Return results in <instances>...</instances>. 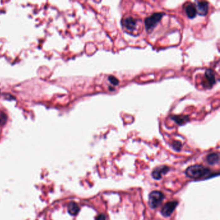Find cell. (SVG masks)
Masks as SVG:
<instances>
[{
    "mask_svg": "<svg viewBox=\"0 0 220 220\" xmlns=\"http://www.w3.org/2000/svg\"><path fill=\"white\" fill-rule=\"evenodd\" d=\"M210 172V170L200 165H192L187 168L186 175L191 179H200Z\"/></svg>",
    "mask_w": 220,
    "mask_h": 220,
    "instance_id": "6da1fadb",
    "label": "cell"
},
{
    "mask_svg": "<svg viewBox=\"0 0 220 220\" xmlns=\"http://www.w3.org/2000/svg\"><path fill=\"white\" fill-rule=\"evenodd\" d=\"M164 15L165 14L163 12H155L150 16L146 18L145 20V26L147 32L149 33L151 32L156 27Z\"/></svg>",
    "mask_w": 220,
    "mask_h": 220,
    "instance_id": "7a4b0ae2",
    "label": "cell"
},
{
    "mask_svg": "<svg viewBox=\"0 0 220 220\" xmlns=\"http://www.w3.org/2000/svg\"><path fill=\"white\" fill-rule=\"evenodd\" d=\"M164 195L160 191H153L149 196V205L152 209H156L164 200Z\"/></svg>",
    "mask_w": 220,
    "mask_h": 220,
    "instance_id": "3957f363",
    "label": "cell"
},
{
    "mask_svg": "<svg viewBox=\"0 0 220 220\" xmlns=\"http://www.w3.org/2000/svg\"><path fill=\"white\" fill-rule=\"evenodd\" d=\"M216 83V77L213 70L209 69L205 72V78L202 84L205 88H210Z\"/></svg>",
    "mask_w": 220,
    "mask_h": 220,
    "instance_id": "277c9868",
    "label": "cell"
},
{
    "mask_svg": "<svg viewBox=\"0 0 220 220\" xmlns=\"http://www.w3.org/2000/svg\"><path fill=\"white\" fill-rule=\"evenodd\" d=\"M138 21L132 16L125 17L121 21L123 27H124L128 32H133L137 26Z\"/></svg>",
    "mask_w": 220,
    "mask_h": 220,
    "instance_id": "5b68a950",
    "label": "cell"
},
{
    "mask_svg": "<svg viewBox=\"0 0 220 220\" xmlns=\"http://www.w3.org/2000/svg\"><path fill=\"white\" fill-rule=\"evenodd\" d=\"M178 205V202L177 201H172L165 203L161 211L162 215L165 217H169L171 216Z\"/></svg>",
    "mask_w": 220,
    "mask_h": 220,
    "instance_id": "8992f818",
    "label": "cell"
},
{
    "mask_svg": "<svg viewBox=\"0 0 220 220\" xmlns=\"http://www.w3.org/2000/svg\"><path fill=\"white\" fill-rule=\"evenodd\" d=\"M195 5L197 13L200 16H206V14L208 13L209 5L207 2H204V1L197 2L196 4Z\"/></svg>",
    "mask_w": 220,
    "mask_h": 220,
    "instance_id": "52a82bcc",
    "label": "cell"
},
{
    "mask_svg": "<svg viewBox=\"0 0 220 220\" xmlns=\"http://www.w3.org/2000/svg\"><path fill=\"white\" fill-rule=\"evenodd\" d=\"M169 171V168L166 166H160L156 167L152 172V176L155 179H160L163 174H165L168 171Z\"/></svg>",
    "mask_w": 220,
    "mask_h": 220,
    "instance_id": "ba28073f",
    "label": "cell"
},
{
    "mask_svg": "<svg viewBox=\"0 0 220 220\" xmlns=\"http://www.w3.org/2000/svg\"><path fill=\"white\" fill-rule=\"evenodd\" d=\"M185 10L186 14L190 19L195 18L197 14L195 5L191 3H189L187 5H185Z\"/></svg>",
    "mask_w": 220,
    "mask_h": 220,
    "instance_id": "9c48e42d",
    "label": "cell"
},
{
    "mask_svg": "<svg viewBox=\"0 0 220 220\" xmlns=\"http://www.w3.org/2000/svg\"><path fill=\"white\" fill-rule=\"evenodd\" d=\"M171 118L179 125H183L189 121V116L185 115H174L171 116Z\"/></svg>",
    "mask_w": 220,
    "mask_h": 220,
    "instance_id": "30bf717a",
    "label": "cell"
},
{
    "mask_svg": "<svg viewBox=\"0 0 220 220\" xmlns=\"http://www.w3.org/2000/svg\"><path fill=\"white\" fill-rule=\"evenodd\" d=\"M80 212V207L74 202L69 203L68 205V212L72 216H76Z\"/></svg>",
    "mask_w": 220,
    "mask_h": 220,
    "instance_id": "8fae6325",
    "label": "cell"
},
{
    "mask_svg": "<svg viewBox=\"0 0 220 220\" xmlns=\"http://www.w3.org/2000/svg\"><path fill=\"white\" fill-rule=\"evenodd\" d=\"M206 161H207L209 165H214L215 164L218 163L219 161V154L217 153H211L209 154L207 157H206Z\"/></svg>",
    "mask_w": 220,
    "mask_h": 220,
    "instance_id": "7c38bea8",
    "label": "cell"
},
{
    "mask_svg": "<svg viewBox=\"0 0 220 220\" xmlns=\"http://www.w3.org/2000/svg\"><path fill=\"white\" fill-rule=\"evenodd\" d=\"M172 147L176 151H179L182 147V144L179 141H174L172 143Z\"/></svg>",
    "mask_w": 220,
    "mask_h": 220,
    "instance_id": "4fadbf2b",
    "label": "cell"
},
{
    "mask_svg": "<svg viewBox=\"0 0 220 220\" xmlns=\"http://www.w3.org/2000/svg\"><path fill=\"white\" fill-rule=\"evenodd\" d=\"M108 79H109V81L110 82V83L112 84L113 85H118L120 83L119 80L113 76H110Z\"/></svg>",
    "mask_w": 220,
    "mask_h": 220,
    "instance_id": "5bb4252c",
    "label": "cell"
},
{
    "mask_svg": "<svg viewBox=\"0 0 220 220\" xmlns=\"http://www.w3.org/2000/svg\"><path fill=\"white\" fill-rule=\"evenodd\" d=\"M96 220H106V216L104 214H99L96 218Z\"/></svg>",
    "mask_w": 220,
    "mask_h": 220,
    "instance_id": "9a60e30c",
    "label": "cell"
}]
</instances>
